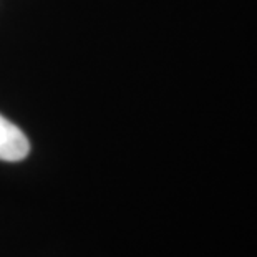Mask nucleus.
Listing matches in <instances>:
<instances>
[{
  "label": "nucleus",
  "mask_w": 257,
  "mask_h": 257,
  "mask_svg": "<svg viewBox=\"0 0 257 257\" xmlns=\"http://www.w3.org/2000/svg\"><path fill=\"white\" fill-rule=\"evenodd\" d=\"M29 153L30 143L25 133L0 114V161H22Z\"/></svg>",
  "instance_id": "nucleus-1"
}]
</instances>
